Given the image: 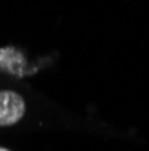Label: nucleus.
Here are the masks:
<instances>
[{"mask_svg":"<svg viewBox=\"0 0 149 151\" xmlns=\"http://www.w3.org/2000/svg\"><path fill=\"white\" fill-rule=\"evenodd\" d=\"M0 151H9L7 147H2V146H0Z\"/></svg>","mask_w":149,"mask_h":151,"instance_id":"obj_2","label":"nucleus"},{"mask_svg":"<svg viewBox=\"0 0 149 151\" xmlns=\"http://www.w3.org/2000/svg\"><path fill=\"white\" fill-rule=\"evenodd\" d=\"M25 99L18 92L2 88L0 90V128H9L20 122L25 115Z\"/></svg>","mask_w":149,"mask_h":151,"instance_id":"obj_1","label":"nucleus"}]
</instances>
